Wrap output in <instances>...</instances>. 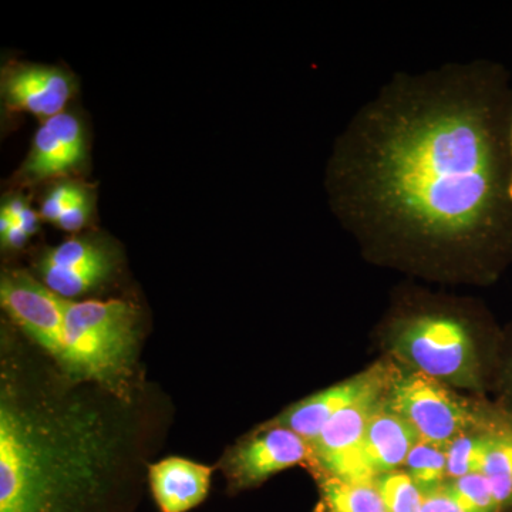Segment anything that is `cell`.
I'll use <instances>...</instances> for the list:
<instances>
[{
  "label": "cell",
  "instance_id": "obj_1",
  "mask_svg": "<svg viewBox=\"0 0 512 512\" xmlns=\"http://www.w3.org/2000/svg\"><path fill=\"white\" fill-rule=\"evenodd\" d=\"M511 126L504 64L394 73L333 143L330 211L376 261L495 281L512 264Z\"/></svg>",
  "mask_w": 512,
  "mask_h": 512
},
{
  "label": "cell",
  "instance_id": "obj_2",
  "mask_svg": "<svg viewBox=\"0 0 512 512\" xmlns=\"http://www.w3.org/2000/svg\"><path fill=\"white\" fill-rule=\"evenodd\" d=\"M97 414L80 406L0 407V512H104L111 451Z\"/></svg>",
  "mask_w": 512,
  "mask_h": 512
},
{
  "label": "cell",
  "instance_id": "obj_3",
  "mask_svg": "<svg viewBox=\"0 0 512 512\" xmlns=\"http://www.w3.org/2000/svg\"><path fill=\"white\" fill-rule=\"evenodd\" d=\"M478 312L448 299L404 296L386 323L387 345L404 369L481 392L487 372L480 355Z\"/></svg>",
  "mask_w": 512,
  "mask_h": 512
},
{
  "label": "cell",
  "instance_id": "obj_4",
  "mask_svg": "<svg viewBox=\"0 0 512 512\" xmlns=\"http://www.w3.org/2000/svg\"><path fill=\"white\" fill-rule=\"evenodd\" d=\"M137 323V309L120 299H67L63 369L74 379L99 383L124 396L136 352Z\"/></svg>",
  "mask_w": 512,
  "mask_h": 512
},
{
  "label": "cell",
  "instance_id": "obj_5",
  "mask_svg": "<svg viewBox=\"0 0 512 512\" xmlns=\"http://www.w3.org/2000/svg\"><path fill=\"white\" fill-rule=\"evenodd\" d=\"M386 402L416 431L420 440L447 447L460 434L493 420L500 403L468 399L446 384L397 366Z\"/></svg>",
  "mask_w": 512,
  "mask_h": 512
},
{
  "label": "cell",
  "instance_id": "obj_6",
  "mask_svg": "<svg viewBox=\"0 0 512 512\" xmlns=\"http://www.w3.org/2000/svg\"><path fill=\"white\" fill-rule=\"evenodd\" d=\"M311 444L295 431L265 423L225 454L222 470L234 493L259 487L275 474L312 466Z\"/></svg>",
  "mask_w": 512,
  "mask_h": 512
},
{
  "label": "cell",
  "instance_id": "obj_7",
  "mask_svg": "<svg viewBox=\"0 0 512 512\" xmlns=\"http://www.w3.org/2000/svg\"><path fill=\"white\" fill-rule=\"evenodd\" d=\"M387 389L346 407L326 424L311 443L312 476L323 473L343 480H376L367 466L365 434L370 414Z\"/></svg>",
  "mask_w": 512,
  "mask_h": 512
},
{
  "label": "cell",
  "instance_id": "obj_8",
  "mask_svg": "<svg viewBox=\"0 0 512 512\" xmlns=\"http://www.w3.org/2000/svg\"><path fill=\"white\" fill-rule=\"evenodd\" d=\"M67 299L23 271L5 272L0 282V302L10 318L55 357L64 359V306Z\"/></svg>",
  "mask_w": 512,
  "mask_h": 512
},
{
  "label": "cell",
  "instance_id": "obj_9",
  "mask_svg": "<svg viewBox=\"0 0 512 512\" xmlns=\"http://www.w3.org/2000/svg\"><path fill=\"white\" fill-rule=\"evenodd\" d=\"M396 370L397 365L393 362H377L365 372L350 377L345 382L292 404L278 417L268 421V424L295 431L311 444L319 436L320 431L325 429L326 424L343 409L370 394L384 392L396 375Z\"/></svg>",
  "mask_w": 512,
  "mask_h": 512
},
{
  "label": "cell",
  "instance_id": "obj_10",
  "mask_svg": "<svg viewBox=\"0 0 512 512\" xmlns=\"http://www.w3.org/2000/svg\"><path fill=\"white\" fill-rule=\"evenodd\" d=\"M73 92L72 77L57 67L15 63L2 72V97L8 109L40 119L64 113Z\"/></svg>",
  "mask_w": 512,
  "mask_h": 512
},
{
  "label": "cell",
  "instance_id": "obj_11",
  "mask_svg": "<svg viewBox=\"0 0 512 512\" xmlns=\"http://www.w3.org/2000/svg\"><path fill=\"white\" fill-rule=\"evenodd\" d=\"M86 157V138L80 120L62 113L43 121L36 131L29 156L20 170L26 181H42L79 167Z\"/></svg>",
  "mask_w": 512,
  "mask_h": 512
},
{
  "label": "cell",
  "instance_id": "obj_12",
  "mask_svg": "<svg viewBox=\"0 0 512 512\" xmlns=\"http://www.w3.org/2000/svg\"><path fill=\"white\" fill-rule=\"evenodd\" d=\"M214 470L183 457H168L148 468L151 493L160 512H188L207 498Z\"/></svg>",
  "mask_w": 512,
  "mask_h": 512
},
{
  "label": "cell",
  "instance_id": "obj_13",
  "mask_svg": "<svg viewBox=\"0 0 512 512\" xmlns=\"http://www.w3.org/2000/svg\"><path fill=\"white\" fill-rule=\"evenodd\" d=\"M416 431L380 397L367 421L365 457L373 477L402 470L407 456L419 441Z\"/></svg>",
  "mask_w": 512,
  "mask_h": 512
},
{
  "label": "cell",
  "instance_id": "obj_14",
  "mask_svg": "<svg viewBox=\"0 0 512 512\" xmlns=\"http://www.w3.org/2000/svg\"><path fill=\"white\" fill-rule=\"evenodd\" d=\"M508 414L510 412L501 406L493 420L477 429L460 434L448 444L447 481L468 476V474L483 473L488 451L493 446L495 436L503 426Z\"/></svg>",
  "mask_w": 512,
  "mask_h": 512
},
{
  "label": "cell",
  "instance_id": "obj_15",
  "mask_svg": "<svg viewBox=\"0 0 512 512\" xmlns=\"http://www.w3.org/2000/svg\"><path fill=\"white\" fill-rule=\"evenodd\" d=\"M325 512H386L375 481H353L313 474Z\"/></svg>",
  "mask_w": 512,
  "mask_h": 512
},
{
  "label": "cell",
  "instance_id": "obj_16",
  "mask_svg": "<svg viewBox=\"0 0 512 512\" xmlns=\"http://www.w3.org/2000/svg\"><path fill=\"white\" fill-rule=\"evenodd\" d=\"M483 474L490 481L498 505L503 512H512V413L508 414L497 436L487 460Z\"/></svg>",
  "mask_w": 512,
  "mask_h": 512
},
{
  "label": "cell",
  "instance_id": "obj_17",
  "mask_svg": "<svg viewBox=\"0 0 512 512\" xmlns=\"http://www.w3.org/2000/svg\"><path fill=\"white\" fill-rule=\"evenodd\" d=\"M111 269H113V256L100 259L93 264L77 266V268H39V271L42 274L43 284L50 291L64 299H69L92 291L110 275Z\"/></svg>",
  "mask_w": 512,
  "mask_h": 512
},
{
  "label": "cell",
  "instance_id": "obj_18",
  "mask_svg": "<svg viewBox=\"0 0 512 512\" xmlns=\"http://www.w3.org/2000/svg\"><path fill=\"white\" fill-rule=\"evenodd\" d=\"M403 470L423 493L437 490L447 483V447L417 441L407 456Z\"/></svg>",
  "mask_w": 512,
  "mask_h": 512
},
{
  "label": "cell",
  "instance_id": "obj_19",
  "mask_svg": "<svg viewBox=\"0 0 512 512\" xmlns=\"http://www.w3.org/2000/svg\"><path fill=\"white\" fill-rule=\"evenodd\" d=\"M386 512H420L424 493L403 470L390 471L376 477Z\"/></svg>",
  "mask_w": 512,
  "mask_h": 512
},
{
  "label": "cell",
  "instance_id": "obj_20",
  "mask_svg": "<svg viewBox=\"0 0 512 512\" xmlns=\"http://www.w3.org/2000/svg\"><path fill=\"white\" fill-rule=\"evenodd\" d=\"M109 256L113 255L97 239L72 238L57 245L56 248L50 249L40 261L39 268H77V266L92 264V262L109 258Z\"/></svg>",
  "mask_w": 512,
  "mask_h": 512
},
{
  "label": "cell",
  "instance_id": "obj_21",
  "mask_svg": "<svg viewBox=\"0 0 512 512\" xmlns=\"http://www.w3.org/2000/svg\"><path fill=\"white\" fill-rule=\"evenodd\" d=\"M444 487L467 512H503L495 500L490 481L483 473L448 480Z\"/></svg>",
  "mask_w": 512,
  "mask_h": 512
},
{
  "label": "cell",
  "instance_id": "obj_22",
  "mask_svg": "<svg viewBox=\"0 0 512 512\" xmlns=\"http://www.w3.org/2000/svg\"><path fill=\"white\" fill-rule=\"evenodd\" d=\"M84 195H87V191L84 190L83 187H80V185H57L56 188H53V190L49 192L46 200L43 201L40 215H42L43 220L56 224V221L59 220L60 215H62L63 212L70 207V205H73L74 202L79 201L80 198H83Z\"/></svg>",
  "mask_w": 512,
  "mask_h": 512
},
{
  "label": "cell",
  "instance_id": "obj_23",
  "mask_svg": "<svg viewBox=\"0 0 512 512\" xmlns=\"http://www.w3.org/2000/svg\"><path fill=\"white\" fill-rule=\"evenodd\" d=\"M498 390H500V403L508 412L512 413V325L503 333L500 357H498L497 372Z\"/></svg>",
  "mask_w": 512,
  "mask_h": 512
},
{
  "label": "cell",
  "instance_id": "obj_24",
  "mask_svg": "<svg viewBox=\"0 0 512 512\" xmlns=\"http://www.w3.org/2000/svg\"><path fill=\"white\" fill-rule=\"evenodd\" d=\"M90 212H92V200H90L89 194H87L80 198L79 201L74 202L73 205H70L60 215L56 225L67 232L80 231L86 225L87 220H89Z\"/></svg>",
  "mask_w": 512,
  "mask_h": 512
},
{
  "label": "cell",
  "instance_id": "obj_25",
  "mask_svg": "<svg viewBox=\"0 0 512 512\" xmlns=\"http://www.w3.org/2000/svg\"><path fill=\"white\" fill-rule=\"evenodd\" d=\"M2 210L8 212L10 217L13 218V224L22 228L29 237L37 231V227H39L37 215L33 212L32 208L28 207L20 198L6 202Z\"/></svg>",
  "mask_w": 512,
  "mask_h": 512
},
{
  "label": "cell",
  "instance_id": "obj_26",
  "mask_svg": "<svg viewBox=\"0 0 512 512\" xmlns=\"http://www.w3.org/2000/svg\"><path fill=\"white\" fill-rule=\"evenodd\" d=\"M420 512H467L458 505L453 495L448 493L447 488L441 485L437 490L424 493L423 505Z\"/></svg>",
  "mask_w": 512,
  "mask_h": 512
},
{
  "label": "cell",
  "instance_id": "obj_27",
  "mask_svg": "<svg viewBox=\"0 0 512 512\" xmlns=\"http://www.w3.org/2000/svg\"><path fill=\"white\" fill-rule=\"evenodd\" d=\"M28 238L29 235L22 228L13 224L9 231L2 235V242L5 247L19 248L23 247Z\"/></svg>",
  "mask_w": 512,
  "mask_h": 512
},
{
  "label": "cell",
  "instance_id": "obj_28",
  "mask_svg": "<svg viewBox=\"0 0 512 512\" xmlns=\"http://www.w3.org/2000/svg\"><path fill=\"white\" fill-rule=\"evenodd\" d=\"M312 512H325V507H323V504L319 503L315 505V508H313Z\"/></svg>",
  "mask_w": 512,
  "mask_h": 512
},
{
  "label": "cell",
  "instance_id": "obj_29",
  "mask_svg": "<svg viewBox=\"0 0 512 512\" xmlns=\"http://www.w3.org/2000/svg\"><path fill=\"white\" fill-rule=\"evenodd\" d=\"M511 148H512V126H511Z\"/></svg>",
  "mask_w": 512,
  "mask_h": 512
}]
</instances>
